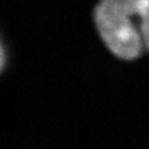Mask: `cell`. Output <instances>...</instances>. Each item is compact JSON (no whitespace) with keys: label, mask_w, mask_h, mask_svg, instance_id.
<instances>
[{"label":"cell","mask_w":149,"mask_h":149,"mask_svg":"<svg viewBox=\"0 0 149 149\" xmlns=\"http://www.w3.org/2000/svg\"><path fill=\"white\" fill-rule=\"evenodd\" d=\"M94 22L108 51L125 61L149 53V0H100Z\"/></svg>","instance_id":"1"}]
</instances>
